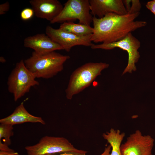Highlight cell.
<instances>
[{"instance_id": "1", "label": "cell", "mask_w": 155, "mask_h": 155, "mask_svg": "<svg viewBox=\"0 0 155 155\" xmlns=\"http://www.w3.org/2000/svg\"><path fill=\"white\" fill-rule=\"evenodd\" d=\"M140 14L121 15L111 13L101 18L93 17L94 31L91 41L96 43L107 44L123 39L129 33L146 25V21H135Z\"/></svg>"}, {"instance_id": "2", "label": "cell", "mask_w": 155, "mask_h": 155, "mask_svg": "<svg viewBox=\"0 0 155 155\" xmlns=\"http://www.w3.org/2000/svg\"><path fill=\"white\" fill-rule=\"evenodd\" d=\"M70 58L55 51L44 53L33 51L24 62L27 68L36 78L49 79L63 69L64 63Z\"/></svg>"}, {"instance_id": "3", "label": "cell", "mask_w": 155, "mask_h": 155, "mask_svg": "<svg viewBox=\"0 0 155 155\" xmlns=\"http://www.w3.org/2000/svg\"><path fill=\"white\" fill-rule=\"evenodd\" d=\"M106 63L90 62L76 69L71 74L65 90L66 98L71 99L73 96L89 86L101 72L107 68Z\"/></svg>"}, {"instance_id": "4", "label": "cell", "mask_w": 155, "mask_h": 155, "mask_svg": "<svg viewBox=\"0 0 155 155\" xmlns=\"http://www.w3.org/2000/svg\"><path fill=\"white\" fill-rule=\"evenodd\" d=\"M36 78L27 68L23 60L16 63L7 82L8 91L13 94L15 101L28 92L32 87L39 85Z\"/></svg>"}, {"instance_id": "5", "label": "cell", "mask_w": 155, "mask_h": 155, "mask_svg": "<svg viewBox=\"0 0 155 155\" xmlns=\"http://www.w3.org/2000/svg\"><path fill=\"white\" fill-rule=\"evenodd\" d=\"M27 155H49L66 152L86 153L87 151L75 148L63 137L45 136L37 144L25 147Z\"/></svg>"}, {"instance_id": "6", "label": "cell", "mask_w": 155, "mask_h": 155, "mask_svg": "<svg viewBox=\"0 0 155 155\" xmlns=\"http://www.w3.org/2000/svg\"><path fill=\"white\" fill-rule=\"evenodd\" d=\"M90 6L89 0H68L60 13L50 23H63L78 20L79 23L90 26L93 17Z\"/></svg>"}, {"instance_id": "7", "label": "cell", "mask_w": 155, "mask_h": 155, "mask_svg": "<svg viewBox=\"0 0 155 155\" xmlns=\"http://www.w3.org/2000/svg\"><path fill=\"white\" fill-rule=\"evenodd\" d=\"M140 46V41L130 33L124 38L118 41L107 44H94L91 47L92 49L106 50L119 48L126 51L128 55V63L123 73V74L127 72L131 73L132 71L136 70L135 63L138 62L140 57L138 50Z\"/></svg>"}, {"instance_id": "8", "label": "cell", "mask_w": 155, "mask_h": 155, "mask_svg": "<svg viewBox=\"0 0 155 155\" xmlns=\"http://www.w3.org/2000/svg\"><path fill=\"white\" fill-rule=\"evenodd\" d=\"M154 141L150 135H143L140 130H136L121 144L122 155H152Z\"/></svg>"}, {"instance_id": "9", "label": "cell", "mask_w": 155, "mask_h": 155, "mask_svg": "<svg viewBox=\"0 0 155 155\" xmlns=\"http://www.w3.org/2000/svg\"><path fill=\"white\" fill-rule=\"evenodd\" d=\"M46 34L59 44L64 50L69 52L72 47L77 45L91 46L94 44L91 40V34L78 36L68 33L61 29H55L48 26L45 29Z\"/></svg>"}, {"instance_id": "10", "label": "cell", "mask_w": 155, "mask_h": 155, "mask_svg": "<svg viewBox=\"0 0 155 155\" xmlns=\"http://www.w3.org/2000/svg\"><path fill=\"white\" fill-rule=\"evenodd\" d=\"M90 13L101 18L109 13L119 15L127 14L122 0H89Z\"/></svg>"}, {"instance_id": "11", "label": "cell", "mask_w": 155, "mask_h": 155, "mask_svg": "<svg viewBox=\"0 0 155 155\" xmlns=\"http://www.w3.org/2000/svg\"><path fill=\"white\" fill-rule=\"evenodd\" d=\"M29 3L35 16L50 22L58 15L63 7L57 0H31Z\"/></svg>"}, {"instance_id": "12", "label": "cell", "mask_w": 155, "mask_h": 155, "mask_svg": "<svg viewBox=\"0 0 155 155\" xmlns=\"http://www.w3.org/2000/svg\"><path fill=\"white\" fill-rule=\"evenodd\" d=\"M24 45L25 47L32 49L38 53L63 50L59 44L46 34L42 33L26 38L24 40Z\"/></svg>"}, {"instance_id": "13", "label": "cell", "mask_w": 155, "mask_h": 155, "mask_svg": "<svg viewBox=\"0 0 155 155\" xmlns=\"http://www.w3.org/2000/svg\"><path fill=\"white\" fill-rule=\"evenodd\" d=\"M26 122L39 123L42 125L45 122L41 117L30 114L25 108L23 102L17 107L10 115L0 120V123L11 125L22 124Z\"/></svg>"}, {"instance_id": "14", "label": "cell", "mask_w": 155, "mask_h": 155, "mask_svg": "<svg viewBox=\"0 0 155 155\" xmlns=\"http://www.w3.org/2000/svg\"><path fill=\"white\" fill-rule=\"evenodd\" d=\"M125 135L124 133H121L119 130L113 128L103 134V138L111 146V155H122L120 147Z\"/></svg>"}, {"instance_id": "15", "label": "cell", "mask_w": 155, "mask_h": 155, "mask_svg": "<svg viewBox=\"0 0 155 155\" xmlns=\"http://www.w3.org/2000/svg\"><path fill=\"white\" fill-rule=\"evenodd\" d=\"M59 28L66 32L75 35L83 36L92 34L94 32L93 28L80 23L75 24L72 22L62 23Z\"/></svg>"}, {"instance_id": "16", "label": "cell", "mask_w": 155, "mask_h": 155, "mask_svg": "<svg viewBox=\"0 0 155 155\" xmlns=\"http://www.w3.org/2000/svg\"><path fill=\"white\" fill-rule=\"evenodd\" d=\"M12 125L1 123L0 125V140H2L4 144L8 146L11 144L10 137L13 135Z\"/></svg>"}, {"instance_id": "17", "label": "cell", "mask_w": 155, "mask_h": 155, "mask_svg": "<svg viewBox=\"0 0 155 155\" xmlns=\"http://www.w3.org/2000/svg\"><path fill=\"white\" fill-rule=\"evenodd\" d=\"M130 7L127 14H133L140 13L142 6L139 0H131Z\"/></svg>"}, {"instance_id": "18", "label": "cell", "mask_w": 155, "mask_h": 155, "mask_svg": "<svg viewBox=\"0 0 155 155\" xmlns=\"http://www.w3.org/2000/svg\"><path fill=\"white\" fill-rule=\"evenodd\" d=\"M34 12L32 8H26L23 9L20 13L21 19L24 21H27L31 19L34 15Z\"/></svg>"}, {"instance_id": "19", "label": "cell", "mask_w": 155, "mask_h": 155, "mask_svg": "<svg viewBox=\"0 0 155 155\" xmlns=\"http://www.w3.org/2000/svg\"><path fill=\"white\" fill-rule=\"evenodd\" d=\"M9 4L8 1L1 4L0 5V15L5 14L9 8Z\"/></svg>"}, {"instance_id": "20", "label": "cell", "mask_w": 155, "mask_h": 155, "mask_svg": "<svg viewBox=\"0 0 155 155\" xmlns=\"http://www.w3.org/2000/svg\"><path fill=\"white\" fill-rule=\"evenodd\" d=\"M146 6L155 16V0L147 2L146 5Z\"/></svg>"}, {"instance_id": "21", "label": "cell", "mask_w": 155, "mask_h": 155, "mask_svg": "<svg viewBox=\"0 0 155 155\" xmlns=\"http://www.w3.org/2000/svg\"><path fill=\"white\" fill-rule=\"evenodd\" d=\"M0 152H13L15 151L10 148L7 146L0 142Z\"/></svg>"}, {"instance_id": "22", "label": "cell", "mask_w": 155, "mask_h": 155, "mask_svg": "<svg viewBox=\"0 0 155 155\" xmlns=\"http://www.w3.org/2000/svg\"><path fill=\"white\" fill-rule=\"evenodd\" d=\"M49 155H87L86 153H80L73 152H66L57 154Z\"/></svg>"}, {"instance_id": "23", "label": "cell", "mask_w": 155, "mask_h": 155, "mask_svg": "<svg viewBox=\"0 0 155 155\" xmlns=\"http://www.w3.org/2000/svg\"><path fill=\"white\" fill-rule=\"evenodd\" d=\"M111 146L110 145L106 147L103 152L100 155H111Z\"/></svg>"}, {"instance_id": "24", "label": "cell", "mask_w": 155, "mask_h": 155, "mask_svg": "<svg viewBox=\"0 0 155 155\" xmlns=\"http://www.w3.org/2000/svg\"><path fill=\"white\" fill-rule=\"evenodd\" d=\"M18 153L16 152H0V155H18Z\"/></svg>"}, {"instance_id": "25", "label": "cell", "mask_w": 155, "mask_h": 155, "mask_svg": "<svg viewBox=\"0 0 155 155\" xmlns=\"http://www.w3.org/2000/svg\"><path fill=\"white\" fill-rule=\"evenodd\" d=\"M0 61L1 62L4 63L5 62L6 60L3 57H0Z\"/></svg>"}]
</instances>
